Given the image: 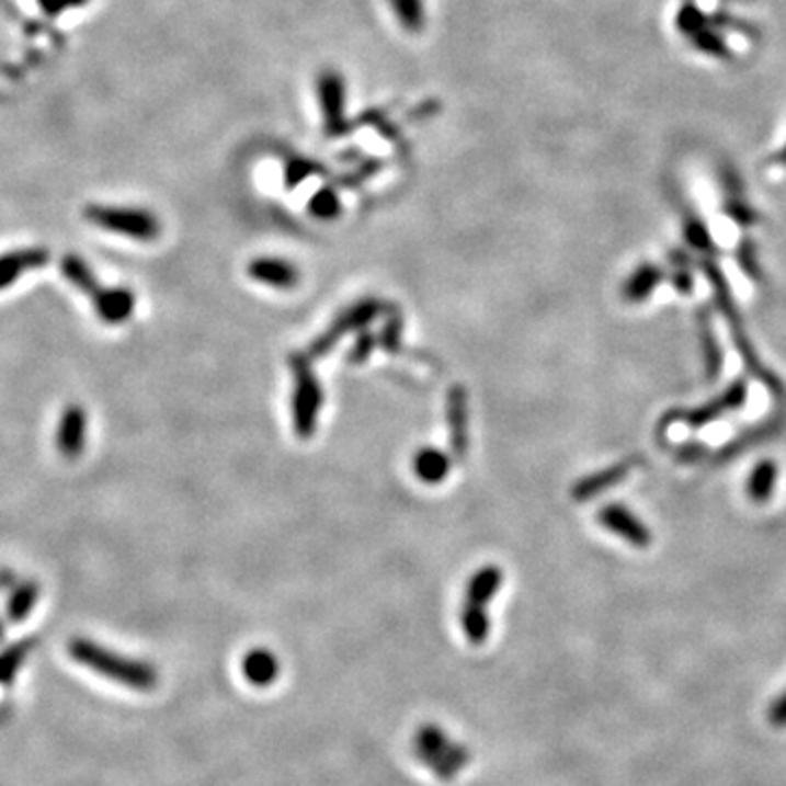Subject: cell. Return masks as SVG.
Instances as JSON below:
<instances>
[{
  "instance_id": "4",
  "label": "cell",
  "mask_w": 786,
  "mask_h": 786,
  "mask_svg": "<svg viewBox=\"0 0 786 786\" xmlns=\"http://www.w3.org/2000/svg\"><path fill=\"white\" fill-rule=\"evenodd\" d=\"M86 217L101 230L136 239L153 241L160 237V219L145 208H114V206H90Z\"/></svg>"
},
{
  "instance_id": "12",
  "label": "cell",
  "mask_w": 786,
  "mask_h": 786,
  "mask_svg": "<svg viewBox=\"0 0 786 786\" xmlns=\"http://www.w3.org/2000/svg\"><path fill=\"white\" fill-rule=\"evenodd\" d=\"M503 583V570L497 568V566H486L481 570L475 572V577L470 579L468 583V590H466V605H472V607H481L486 610L488 603H492V599L497 596L499 588Z\"/></svg>"
},
{
  "instance_id": "3",
  "label": "cell",
  "mask_w": 786,
  "mask_h": 786,
  "mask_svg": "<svg viewBox=\"0 0 786 786\" xmlns=\"http://www.w3.org/2000/svg\"><path fill=\"white\" fill-rule=\"evenodd\" d=\"M291 372H293V429L297 437L310 440L317 431L319 411L323 405V391L321 385L310 367L308 354H293L291 356Z\"/></svg>"
},
{
  "instance_id": "24",
  "label": "cell",
  "mask_w": 786,
  "mask_h": 786,
  "mask_svg": "<svg viewBox=\"0 0 786 786\" xmlns=\"http://www.w3.org/2000/svg\"><path fill=\"white\" fill-rule=\"evenodd\" d=\"M774 477H776V472H774V466H761V468H759V470L754 472V477H752V483H750V490H752L754 499L763 501V499H767V497L772 494Z\"/></svg>"
},
{
  "instance_id": "13",
  "label": "cell",
  "mask_w": 786,
  "mask_h": 786,
  "mask_svg": "<svg viewBox=\"0 0 786 786\" xmlns=\"http://www.w3.org/2000/svg\"><path fill=\"white\" fill-rule=\"evenodd\" d=\"M243 675L252 686L266 688L280 675V664L271 651L254 649L243 658Z\"/></svg>"
},
{
  "instance_id": "15",
  "label": "cell",
  "mask_w": 786,
  "mask_h": 786,
  "mask_svg": "<svg viewBox=\"0 0 786 786\" xmlns=\"http://www.w3.org/2000/svg\"><path fill=\"white\" fill-rule=\"evenodd\" d=\"M601 523L605 524L607 528H612L614 533L627 537L634 544H647V539H649L647 528L638 523L629 512H625L618 505L603 510L601 512Z\"/></svg>"
},
{
  "instance_id": "9",
  "label": "cell",
  "mask_w": 786,
  "mask_h": 786,
  "mask_svg": "<svg viewBox=\"0 0 786 786\" xmlns=\"http://www.w3.org/2000/svg\"><path fill=\"white\" fill-rule=\"evenodd\" d=\"M94 310L105 323H123L136 308V297L129 288H99L92 297Z\"/></svg>"
},
{
  "instance_id": "29",
  "label": "cell",
  "mask_w": 786,
  "mask_h": 786,
  "mask_svg": "<svg viewBox=\"0 0 786 786\" xmlns=\"http://www.w3.org/2000/svg\"><path fill=\"white\" fill-rule=\"evenodd\" d=\"M767 719L776 728H786V693L772 704V708L767 713Z\"/></svg>"
},
{
  "instance_id": "25",
  "label": "cell",
  "mask_w": 786,
  "mask_h": 786,
  "mask_svg": "<svg viewBox=\"0 0 786 786\" xmlns=\"http://www.w3.org/2000/svg\"><path fill=\"white\" fill-rule=\"evenodd\" d=\"M374 348H376V337H374L372 332H361V334L356 337V341H354L350 354H348V361H350L352 365H361V363H365V361L372 356Z\"/></svg>"
},
{
  "instance_id": "23",
  "label": "cell",
  "mask_w": 786,
  "mask_h": 786,
  "mask_svg": "<svg viewBox=\"0 0 786 786\" xmlns=\"http://www.w3.org/2000/svg\"><path fill=\"white\" fill-rule=\"evenodd\" d=\"M317 171V164L315 162H308L304 158H295L286 164V171H284V182L288 189H295L299 186L304 180H308L312 173Z\"/></svg>"
},
{
  "instance_id": "21",
  "label": "cell",
  "mask_w": 786,
  "mask_h": 786,
  "mask_svg": "<svg viewBox=\"0 0 786 786\" xmlns=\"http://www.w3.org/2000/svg\"><path fill=\"white\" fill-rule=\"evenodd\" d=\"M35 599H37V585L35 583L26 581V583L18 585L13 596H11V601H9V616L13 620H22L29 614L31 605L35 603Z\"/></svg>"
},
{
  "instance_id": "22",
  "label": "cell",
  "mask_w": 786,
  "mask_h": 786,
  "mask_svg": "<svg viewBox=\"0 0 786 786\" xmlns=\"http://www.w3.org/2000/svg\"><path fill=\"white\" fill-rule=\"evenodd\" d=\"M658 282V273H656V269H651V266H642L631 280H629V284H627V288H625V293L631 297V299H642L651 288H653V284Z\"/></svg>"
},
{
  "instance_id": "14",
  "label": "cell",
  "mask_w": 786,
  "mask_h": 786,
  "mask_svg": "<svg viewBox=\"0 0 786 786\" xmlns=\"http://www.w3.org/2000/svg\"><path fill=\"white\" fill-rule=\"evenodd\" d=\"M413 472L429 486L442 483L451 472V459L437 448H422L413 457Z\"/></svg>"
},
{
  "instance_id": "28",
  "label": "cell",
  "mask_w": 786,
  "mask_h": 786,
  "mask_svg": "<svg viewBox=\"0 0 786 786\" xmlns=\"http://www.w3.org/2000/svg\"><path fill=\"white\" fill-rule=\"evenodd\" d=\"M88 0H37V4L48 13V15H59L66 9H75L86 4Z\"/></svg>"
},
{
  "instance_id": "27",
  "label": "cell",
  "mask_w": 786,
  "mask_h": 786,
  "mask_svg": "<svg viewBox=\"0 0 786 786\" xmlns=\"http://www.w3.org/2000/svg\"><path fill=\"white\" fill-rule=\"evenodd\" d=\"M693 37H695V44H697L699 48H704L706 53L719 55V57H726V55H728L726 44H724L717 35H713V33H708V31H699V33H695Z\"/></svg>"
},
{
  "instance_id": "30",
  "label": "cell",
  "mask_w": 786,
  "mask_h": 786,
  "mask_svg": "<svg viewBox=\"0 0 786 786\" xmlns=\"http://www.w3.org/2000/svg\"><path fill=\"white\" fill-rule=\"evenodd\" d=\"M778 158H781V162H785V164H786V147H785V149H783V153H781V156H778Z\"/></svg>"
},
{
  "instance_id": "1",
  "label": "cell",
  "mask_w": 786,
  "mask_h": 786,
  "mask_svg": "<svg viewBox=\"0 0 786 786\" xmlns=\"http://www.w3.org/2000/svg\"><path fill=\"white\" fill-rule=\"evenodd\" d=\"M413 754L440 781H453L470 763V750L453 741L440 726L426 724L413 737Z\"/></svg>"
},
{
  "instance_id": "7",
  "label": "cell",
  "mask_w": 786,
  "mask_h": 786,
  "mask_svg": "<svg viewBox=\"0 0 786 786\" xmlns=\"http://www.w3.org/2000/svg\"><path fill=\"white\" fill-rule=\"evenodd\" d=\"M451 451L462 462L468 455V396L464 387H453L446 400Z\"/></svg>"
},
{
  "instance_id": "26",
  "label": "cell",
  "mask_w": 786,
  "mask_h": 786,
  "mask_svg": "<svg viewBox=\"0 0 786 786\" xmlns=\"http://www.w3.org/2000/svg\"><path fill=\"white\" fill-rule=\"evenodd\" d=\"M400 339H402V321H400L398 315H394L383 328L380 343L385 345L387 352H396L400 348Z\"/></svg>"
},
{
  "instance_id": "10",
  "label": "cell",
  "mask_w": 786,
  "mask_h": 786,
  "mask_svg": "<svg viewBox=\"0 0 786 786\" xmlns=\"http://www.w3.org/2000/svg\"><path fill=\"white\" fill-rule=\"evenodd\" d=\"M248 273L257 282L273 288H293L299 282V271L291 262L280 259H254L248 266Z\"/></svg>"
},
{
  "instance_id": "19",
  "label": "cell",
  "mask_w": 786,
  "mask_h": 786,
  "mask_svg": "<svg viewBox=\"0 0 786 786\" xmlns=\"http://www.w3.org/2000/svg\"><path fill=\"white\" fill-rule=\"evenodd\" d=\"M620 477H623V468H614V470H605V472H601V475L588 477V479H583L581 483H577V486H574L572 497H574L577 501L592 499V497L601 494L607 486H614Z\"/></svg>"
},
{
  "instance_id": "18",
  "label": "cell",
  "mask_w": 786,
  "mask_h": 786,
  "mask_svg": "<svg viewBox=\"0 0 786 786\" xmlns=\"http://www.w3.org/2000/svg\"><path fill=\"white\" fill-rule=\"evenodd\" d=\"M391 7L398 15V22L409 33H420L426 24V11L424 0H391Z\"/></svg>"
},
{
  "instance_id": "20",
  "label": "cell",
  "mask_w": 786,
  "mask_h": 786,
  "mask_svg": "<svg viewBox=\"0 0 786 786\" xmlns=\"http://www.w3.org/2000/svg\"><path fill=\"white\" fill-rule=\"evenodd\" d=\"M308 213L315 219L321 221H330L337 219L341 215V202L339 195L332 189H321L319 193H315V197L308 202Z\"/></svg>"
},
{
  "instance_id": "11",
  "label": "cell",
  "mask_w": 786,
  "mask_h": 786,
  "mask_svg": "<svg viewBox=\"0 0 786 786\" xmlns=\"http://www.w3.org/2000/svg\"><path fill=\"white\" fill-rule=\"evenodd\" d=\"M46 262H48V252L42 248L2 254L0 257V288H7L9 284L15 282V277H20L22 273H26L31 269H39Z\"/></svg>"
},
{
  "instance_id": "6",
  "label": "cell",
  "mask_w": 786,
  "mask_h": 786,
  "mask_svg": "<svg viewBox=\"0 0 786 786\" xmlns=\"http://www.w3.org/2000/svg\"><path fill=\"white\" fill-rule=\"evenodd\" d=\"M317 90H319L321 112H323V121H326V134L328 136L345 134L350 129V125L343 114V103H345L343 77L337 70H323L317 79Z\"/></svg>"
},
{
  "instance_id": "2",
  "label": "cell",
  "mask_w": 786,
  "mask_h": 786,
  "mask_svg": "<svg viewBox=\"0 0 786 786\" xmlns=\"http://www.w3.org/2000/svg\"><path fill=\"white\" fill-rule=\"evenodd\" d=\"M70 651L86 667H92L99 673H105L107 677H114L116 682H121L125 686H132L138 691H151L158 684L156 682L158 675H156L153 667H149L147 662L116 656V653L101 649L99 645L88 642V640H75L70 645Z\"/></svg>"
},
{
  "instance_id": "5",
  "label": "cell",
  "mask_w": 786,
  "mask_h": 786,
  "mask_svg": "<svg viewBox=\"0 0 786 786\" xmlns=\"http://www.w3.org/2000/svg\"><path fill=\"white\" fill-rule=\"evenodd\" d=\"M380 308L383 304L374 297H365L356 304H352L350 308H345L337 319L334 323L321 334L317 337L310 348H308V358H323L343 337H348L350 332H356V330H365L378 315H380Z\"/></svg>"
},
{
  "instance_id": "17",
  "label": "cell",
  "mask_w": 786,
  "mask_h": 786,
  "mask_svg": "<svg viewBox=\"0 0 786 786\" xmlns=\"http://www.w3.org/2000/svg\"><path fill=\"white\" fill-rule=\"evenodd\" d=\"M462 627H464L466 638L472 645H483L488 640V636H490L492 620H490L486 610L464 603V607H462Z\"/></svg>"
},
{
  "instance_id": "16",
  "label": "cell",
  "mask_w": 786,
  "mask_h": 786,
  "mask_svg": "<svg viewBox=\"0 0 786 786\" xmlns=\"http://www.w3.org/2000/svg\"><path fill=\"white\" fill-rule=\"evenodd\" d=\"M61 273L66 275V280H68L75 288H79L81 293H86V295H90V297H94L96 291L101 288L99 282H96V277H94V273H92V269L86 264L83 259H79V257H75V254L64 257V261H61Z\"/></svg>"
},
{
  "instance_id": "8",
  "label": "cell",
  "mask_w": 786,
  "mask_h": 786,
  "mask_svg": "<svg viewBox=\"0 0 786 786\" xmlns=\"http://www.w3.org/2000/svg\"><path fill=\"white\" fill-rule=\"evenodd\" d=\"M86 411L79 405H70L57 429V448L66 459H77L86 446Z\"/></svg>"
},
{
  "instance_id": "31",
  "label": "cell",
  "mask_w": 786,
  "mask_h": 786,
  "mask_svg": "<svg viewBox=\"0 0 786 786\" xmlns=\"http://www.w3.org/2000/svg\"><path fill=\"white\" fill-rule=\"evenodd\" d=\"M0 629H2V627H0ZM0 634H2V631H0Z\"/></svg>"
}]
</instances>
